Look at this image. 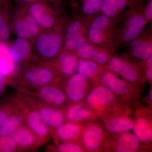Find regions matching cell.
Here are the masks:
<instances>
[{
  "label": "cell",
  "mask_w": 152,
  "mask_h": 152,
  "mask_svg": "<svg viewBox=\"0 0 152 152\" xmlns=\"http://www.w3.org/2000/svg\"><path fill=\"white\" fill-rule=\"evenodd\" d=\"M83 102L102 115L132 109L108 88L100 84L93 86Z\"/></svg>",
  "instance_id": "obj_1"
},
{
  "label": "cell",
  "mask_w": 152,
  "mask_h": 152,
  "mask_svg": "<svg viewBox=\"0 0 152 152\" xmlns=\"http://www.w3.org/2000/svg\"><path fill=\"white\" fill-rule=\"evenodd\" d=\"M59 23L50 29L43 30L32 42L39 62L54 58L62 50L64 37Z\"/></svg>",
  "instance_id": "obj_2"
},
{
  "label": "cell",
  "mask_w": 152,
  "mask_h": 152,
  "mask_svg": "<svg viewBox=\"0 0 152 152\" xmlns=\"http://www.w3.org/2000/svg\"><path fill=\"white\" fill-rule=\"evenodd\" d=\"M13 99L23 115L25 124L34 133L41 146L42 145L52 136L50 129L42 119L28 96L18 95Z\"/></svg>",
  "instance_id": "obj_3"
},
{
  "label": "cell",
  "mask_w": 152,
  "mask_h": 152,
  "mask_svg": "<svg viewBox=\"0 0 152 152\" xmlns=\"http://www.w3.org/2000/svg\"><path fill=\"white\" fill-rule=\"evenodd\" d=\"M97 84H100L108 88L131 107H135L140 105L142 99L141 89L120 79L111 71H104Z\"/></svg>",
  "instance_id": "obj_4"
},
{
  "label": "cell",
  "mask_w": 152,
  "mask_h": 152,
  "mask_svg": "<svg viewBox=\"0 0 152 152\" xmlns=\"http://www.w3.org/2000/svg\"><path fill=\"white\" fill-rule=\"evenodd\" d=\"M61 79L53 70L39 63L37 65L30 66L23 70L21 84L23 88L26 87V89H34L47 85L61 84Z\"/></svg>",
  "instance_id": "obj_5"
},
{
  "label": "cell",
  "mask_w": 152,
  "mask_h": 152,
  "mask_svg": "<svg viewBox=\"0 0 152 152\" xmlns=\"http://www.w3.org/2000/svg\"><path fill=\"white\" fill-rule=\"evenodd\" d=\"M26 10L42 30L51 29L60 23L56 8L47 0H37L27 4Z\"/></svg>",
  "instance_id": "obj_6"
},
{
  "label": "cell",
  "mask_w": 152,
  "mask_h": 152,
  "mask_svg": "<svg viewBox=\"0 0 152 152\" xmlns=\"http://www.w3.org/2000/svg\"><path fill=\"white\" fill-rule=\"evenodd\" d=\"M108 63L109 71L121 76L124 80L141 89L145 84V78L135 64L121 57L110 58Z\"/></svg>",
  "instance_id": "obj_7"
},
{
  "label": "cell",
  "mask_w": 152,
  "mask_h": 152,
  "mask_svg": "<svg viewBox=\"0 0 152 152\" xmlns=\"http://www.w3.org/2000/svg\"><path fill=\"white\" fill-rule=\"evenodd\" d=\"M110 134L100 123L96 121L85 124L81 136V144L86 151H104Z\"/></svg>",
  "instance_id": "obj_8"
},
{
  "label": "cell",
  "mask_w": 152,
  "mask_h": 152,
  "mask_svg": "<svg viewBox=\"0 0 152 152\" xmlns=\"http://www.w3.org/2000/svg\"><path fill=\"white\" fill-rule=\"evenodd\" d=\"M133 110L134 134L139 140L151 147L152 142V113L151 109L138 105Z\"/></svg>",
  "instance_id": "obj_9"
},
{
  "label": "cell",
  "mask_w": 152,
  "mask_h": 152,
  "mask_svg": "<svg viewBox=\"0 0 152 152\" xmlns=\"http://www.w3.org/2000/svg\"><path fill=\"white\" fill-rule=\"evenodd\" d=\"M132 112V109H129L104 114L101 116L99 120L110 134H120L132 130L134 119L131 117Z\"/></svg>",
  "instance_id": "obj_10"
},
{
  "label": "cell",
  "mask_w": 152,
  "mask_h": 152,
  "mask_svg": "<svg viewBox=\"0 0 152 152\" xmlns=\"http://www.w3.org/2000/svg\"><path fill=\"white\" fill-rule=\"evenodd\" d=\"M61 84H50L34 88V91H24V94L28 95L38 100L57 107L65 108L69 103L64 90Z\"/></svg>",
  "instance_id": "obj_11"
},
{
  "label": "cell",
  "mask_w": 152,
  "mask_h": 152,
  "mask_svg": "<svg viewBox=\"0 0 152 152\" xmlns=\"http://www.w3.org/2000/svg\"><path fill=\"white\" fill-rule=\"evenodd\" d=\"M143 144L134 134L130 132L118 135L110 134L106 142L104 151L138 152L148 147Z\"/></svg>",
  "instance_id": "obj_12"
},
{
  "label": "cell",
  "mask_w": 152,
  "mask_h": 152,
  "mask_svg": "<svg viewBox=\"0 0 152 152\" xmlns=\"http://www.w3.org/2000/svg\"><path fill=\"white\" fill-rule=\"evenodd\" d=\"M78 60L74 52L62 50L52 59L40 62L53 70L61 78H69L77 71Z\"/></svg>",
  "instance_id": "obj_13"
},
{
  "label": "cell",
  "mask_w": 152,
  "mask_h": 152,
  "mask_svg": "<svg viewBox=\"0 0 152 152\" xmlns=\"http://www.w3.org/2000/svg\"><path fill=\"white\" fill-rule=\"evenodd\" d=\"M89 79L77 73L68 78L64 91L70 103H77L84 101L91 88Z\"/></svg>",
  "instance_id": "obj_14"
},
{
  "label": "cell",
  "mask_w": 152,
  "mask_h": 152,
  "mask_svg": "<svg viewBox=\"0 0 152 152\" xmlns=\"http://www.w3.org/2000/svg\"><path fill=\"white\" fill-rule=\"evenodd\" d=\"M28 96L42 119L48 126L51 132L65 122V108L50 105L38 100L35 98Z\"/></svg>",
  "instance_id": "obj_15"
},
{
  "label": "cell",
  "mask_w": 152,
  "mask_h": 152,
  "mask_svg": "<svg viewBox=\"0 0 152 152\" xmlns=\"http://www.w3.org/2000/svg\"><path fill=\"white\" fill-rule=\"evenodd\" d=\"M66 121L86 124L99 120L101 114L91 109L83 102L68 104L65 108Z\"/></svg>",
  "instance_id": "obj_16"
},
{
  "label": "cell",
  "mask_w": 152,
  "mask_h": 152,
  "mask_svg": "<svg viewBox=\"0 0 152 152\" xmlns=\"http://www.w3.org/2000/svg\"><path fill=\"white\" fill-rule=\"evenodd\" d=\"M85 124L66 121L52 131L56 144L59 142H73L81 144V136ZM82 145V144H81Z\"/></svg>",
  "instance_id": "obj_17"
},
{
  "label": "cell",
  "mask_w": 152,
  "mask_h": 152,
  "mask_svg": "<svg viewBox=\"0 0 152 152\" xmlns=\"http://www.w3.org/2000/svg\"><path fill=\"white\" fill-rule=\"evenodd\" d=\"M10 136L15 141L19 151L34 150L41 146L37 136L25 123L19 126Z\"/></svg>",
  "instance_id": "obj_18"
},
{
  "label": "cell",
  "mask_w": 152,
  "mask_h": 152,
  "mask_svg": "<svg viewBox=\"0 0 152 152\" xmlns=\"http://www.w3.org/2000/svg\"><path fill=\"white\" fill-rule=\"evenodd\" d=\"M10 49L12 58L18 66L31 59L33 56L32 43L28 40L17 37Z\"/></svg>",
  "instance_id": "obj_19"
},
{
  "label": "cell",
  "mask_w": 152,
  "mask_h": 152,
  "mask_svg": "<svg viewBox=\"0 0 152 152\" xmlns=\"http://www.w3.org/2000/svg\"><path fill=\"white\" fill-rule=\"evenodd\" d=\"M83 26L80 22L74 20L67 28L64 37V50L74 52L85 42L83 34Z\"/></svg>",
  "instance_id": "obj_20"
},
{
  "label": "cell",
  "mask_w": 152,
  "mask_h": 152,
  "mask_svg": "<svg viewBox=\"0 0 152 152\" xmlns=\"http://www.w3.org/2000/svg\"><path fill=\"white\" fill-rule=\"evenodd\" d=\"M146 21L140 14L132 15L128 19L124 27L121 34L123 42H129L137 39L143 30Z\"/></svg>",
  "instance_id": "obj_21"
},
{
  "label": "cell",
  "mask_w": 152,
  "mask_h": 152,
  "mask_svg": "<svg viewBox=\"0 0 152 152\" xmlns=\"http://www.w3.org/2000/svg\"><path fill=\"white\" fill-rule=\"evenodd\" d=\"M26 4H20V6L14 12L11 23V29L17 37L28 40L32 43L28 27L25 18Z\"/></svg>",
  "instance_id": "obj_22"
},
{
  "label": "cell",
  "mask_w": 152,
  "mask_h": 152,
  "mask_svg": "<svg viewBox=\"0 0 152 152\" xmlns=\"http://www.w3.org/2000/svg\"><path fill=\"white\" fill-rule=\"evenodd\" d=\"M18 66L11 56L10 47L0 42V75L7 80L16 75Z\"/></svg>",
  "instance_id": "obj_23"
},
{
  "label": "cell",
  "mask_w": 152,
  "mask_h": 152,
  "mask_svg": "<svg viewBox=\"0 0 152 152\" xmlns=\"http://www.w3.org/2000/svg\"><path fill=\"white\" fill-rule=\"evenodd\" d=\"M110 24L109 18L104 15L99 16L94 21L90 26L88 38L93 44H100L103 42L105 32Z\"/></svg>",
  "instance_id": "obj_24"
},
{
  "label": "cell",
  "mask_w": 152,
  "mask_h": 152,
  "mask_svg": "<svg viewBox=\"0 0 152 152\" xmlns=\"http://www.w3.org/2000/svg\"><path fill=\"white\" fill-rule=\"evenodd\" d=\"M100 65L92 60L81 59L78 60L77 71L94 83V85L99 83L102 71Z\"/></svg>",
  "instance_id": "obj_25"
},
{
  "label": "cell",
  "mask_w": 152,
  "mask_h": 152,
  "mask_svg": "<svg viewBox=\"0 0 152 152\" xmlns=\"http://www.w3.org/2000/svg\"><path fill=\"white\" fill-rule=\"evenodd\" d=\"M24 123L23 115L19 108L7 118L0 127V136L10 135L17 128Z\"/></svg>",
  "instance_id": "obj_26"
},
{
  "label": "cell",
  "mask_w": 152,
  "mask_h": 152,
  "mask_svg": "<svg viewBox=\"0 0 152 152\" xmlns=\"http://www.w3.org/2000/svg\"><path fill=\"white\" fill-rule=\"evenodd\" d=\"M133 56L140 60H145L152 56V45L150 41L137 39L134 40L131 44Z\"/></svg>",
  "instance_id": "obj_27"
},
{
  "label": "cell",
  "mask_w": 152,
  "mask_h": 152,
  "mask_svg": "<svg viewBox=\"0 0 152 152\" xmlns=\"http://www.w3.org/2000/svg\"><path fill=\"white\" fill-rule=\"evenodd\" d=\"M126 5L127 0H102L100 9L104 15L111 18Z\"/></svg>",
  "instance_id": "obj_28"
},
{
  "label": "cell",
  "mask_w": 152,
  "mask_h": 152,
  "mask_svg": "<svg viewBox=\"0 0 152 152\" xmlns=\"http://www.w3.org/2000/svg\"><path fill=\"white\" fill-rule=\"evenodd\" d=\"M48 151L58 152H84L86 150L81 144L73 142H61L54 146L48 148Z\"/></svg>",
  "instance_id": "obj_29"
},
{
  "label": "cell",
  "mask_w": 152,
  "mask_h": 152,
  "mask_svg": "<svg viewBox=\"0 0 152 152\" xmlns=\"http://www.w3.org/2000/svg\"><path fill=\"white\" fill-rule=\"evenodd\" d=\"M19 109L13 99L0 107V127L11 115Z\"/></svg>",
  "instance_id": "obj_30"
},
{
  "label": "cell",
  "mask_w": 152,
  "mask_h": 152,
  "mask_svg": "<svg viewBox=\"0 0 152 152\" xmlns=\"http://www.w3.org/2000/svg\"><path fill=\"white\" fill-rule=\"evenodd\" d=\"M18 151L16 144L10 136H0V152H14Z\"/></svg>",
  "instance_id": "obj_31"
},
{
  "label": "cell",
  "mask_w": 152,
  "mask_h": 152,
  "mask_svg": "<svg viewBox=\"0 0 152 152\" xmlns=\"http://www.w3.org/2000/svg\"><path fill=\"white\" fill-rule=\"evenodd\" d=\"M96 49L91 44L85 42L76 50V55L82 59L91 60Z\"/></svg>",
  "instance_id": "obj_32"
},
{
  "label": "cell",
  "mask_w": 152,
  "mask_h": 152,
  "mask_svg": "<svg viewBox=\"0 0 152 152\" xmlns=\"http://www.w3.org/2000/svg\"><path fill=\"white\" fill-rule=\"evenodd\" d=\"M102 0H85L83 4V10L88 15H94L101 9Z\"/></svg>",
  "instance_id": "obj_33"
},
{
  "label": "cell",
  "mask_w": 152,
  "mask_h": 152,
  "mask_svg": "<svg viewBox=\"0 0 152 152\" xmlns=\"http://www.w3.org/2000/svg\"><path fill=\"white\" fill-rule=\"evenodd\" d=\"M11 27L0 13V42H5L10 37Z\"/></svg>",
  "instance_id": "obj_34"
},
{
  "label": "cell",
  "mask_w": 152,
  "mask_h": 152,
  "mask_svg": "<svg viewBox=\"0 0 152 152\" xmlns=\"http://www.w3.org/2000/svg\"><path fill=\"white\" fill-rule=\"evenodd\" d=\"M110 59V56L107 53L96 49L91 60L100 65H102L107 63Z\"/></svg>",
  "instance_id": "obj_35"
},
{
  "label": "cell",
  "mask_w": 152,
  "mask_h": 152,
  "mask_svg": "<svg viewBox=\"0 0 152 152\" xmlns=\"http://www.w3.org/2000/svg\"><path fill=\"white\" fill-rule=\"evenodd\" d=\"M145 20L151 21L152 19V1L151 0L148 4L145 12Z\"/></svg>",
  "instance_id": "obj_36"
},
{
  "label": "cell",
  "mask_w": 152,
  "mask_h": 152,
  "mask_svg": "<svg viewBox=\"0 0 152 152\" xmlns=\"http://www.w3.org/2000/svg\"><path fill=\"white\" fill-rule=\"evenodd\" d=\"M7 80L4 76L0 75V96L5 92Z\"/></svg>",
  "instance_id": "obj_37"
},
{
  "label": "cell",
  "mask_w": 152,
  "mask_h": 152,
  "mask_svg": "<svg viewBox=\"0 0 152 152\" xmlns=\"http://www.w3.org/2000/svg\"><path fill=\"white\" fill-rule=\"evenodd\" d=\"M145 78L150 84H152V67L146 68L145 73Z\"/></svg>",
  "instance_id": "obj_38"
},
{
  "label": "cell",
  "mask_w": 152,
  "mask_h": 152,
  "mask_svg": "<svg viewBox=\"0 0 152 152\" xmlns=\"http://www.w3.org/2000/svg\"><path fill=\"white\" fill-rule=\"evenodd\" d=\"M147 99L146 100L147 102L148 103V104H150V105L152 106V89L151 88L150 89L149 92L148 94V96H147Z\"/></svg>",
  "instance_id": "obj_39"
},
{
  "label": "cell",
  "mask_w": 152,
  "mask_h": 152,
  "mask_svg": "<svg viewBox=\"0 0 152 152\" xmlns=\"http://www.w3.org/2000/svg\"><path fill=\"white\" fill-rule=\"evenodd\" d=\"M145 61L146 68L152 67V56L148 58Z\"/></svg>",
  "instance_id": "obj_40"
},
{
  "label": "cell",
  "mask_w": 152,
  "mask_h": 152,
  "mask_svg": "<svg viewBox=\"0 0 152 152\" xmlns=\"http://www.w3.org/2000/svg\"><path fill=\"white\" fill-rule=\"evenodd\" d=\"M15 1H18V2L20 3V4H28L37 1V0H15Z\"/></svg>",
  "instance_id": "obj_41"
},
{
  "label": "cell",
  "mask_w": 152,
  "mask_h": 152,
  "mask_svg": "<svg viewBox=\"0 0 152 152\" xmlns=\"http://www.w3.org/2000/svg\"><path fill=\"white\" fill-rule=\"evenodd\" d=\"M47 1L52 4L55 7L58 6L59 3V0H47Z\"/></svg>",
  "instance_id": "obj_42"
}]
</instances>
